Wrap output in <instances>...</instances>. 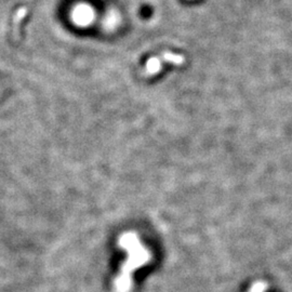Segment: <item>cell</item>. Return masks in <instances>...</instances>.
Masks as SVG:
<instances>
[{"label": "cell", "instance_id": "6da1fadb", "mask_svg": "<svg viewBox=\"0 0 292 292\" xmlns=\"http://www.w3.org/2000/svg\"><path fill=\"white\" fill-rule=\"evenodd\" d=\"M93 19V12L90 8L88 7H79L74 13V20L78 24H88L90 23Z\"/></svg>", "mask_w": 292, "mask_h": 292}, {"label": "cell", "instance_id": "7a4b0ae2", "mask_svg": "<svg viewBox=\"0 0 292 292\" xmlns=\"http://www.w3.org/2000/svg\"><path fill=\"white\" fill-rule=\"evenodd\" d=\"M159 69H161V60L159 59L153 58L147 62L146 70H147L148 74H155L158 72Z\"/></svg>", "mask_w": 292, "mask_h": 292}, {"label": "cell", "instance_id": "3957f363", "mask_svg": "<svg viewBox=\"0 0 292 292\" xmlns=\"http://www.w3.org/2000/svg\"><path fill=\"white\" fill-rule=\"evenodd\" d=\"M163 57H164V60L172 62V63H175V64H181L184 61V59L181 56L172 55V53H165Z\"/></svg>", "mask_w": 292, "mask_h": 292}, {"label": "cell", "instance_id": "277c9868", "mask_svg": "<svg viewBox=\"0 0 292 292\" xmlns=\"http://www.w3.org/2000/svg\"><path fill=\"white\" fill-rule=\"evenodd\" d=\"M26 15V9H21V10L16 13L15 16V23L19 24L20 21L23 19V17Z\"/></svg>", "mask_w": 292, "mask_h": 292}]
</instances>
